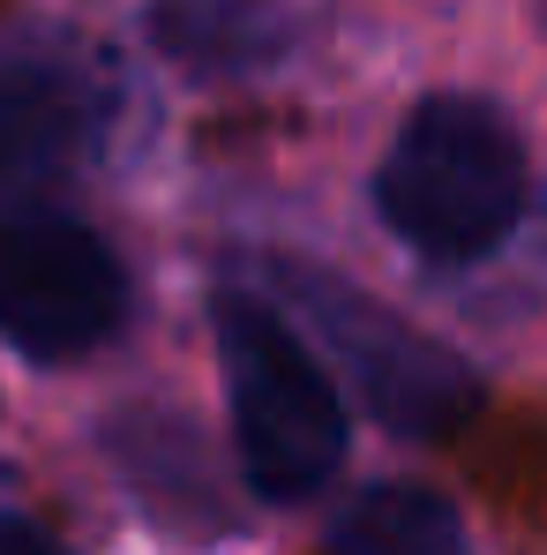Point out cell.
<instances>
[{
  "label": "cell",
  "mask_w": 547,
  "mask_h": 555,
  "mask_svg": "<svg viewBox=\"0 0 547 555\" xmlns=\"http://www.w3.org/2000/svg\"><path fill=\"white\" fill-rule=\"evenodd\" d=\"M375 218L428 263H480L525 218V143L503 105L435 91L405 113L375 166Z\"/></svg>",
  "instance_id": "1"
},
{
  "label": "cell",
  "mask_w": 547,
  "mask_h": 555,
  "mask_svg": "<svg viewBox=\"0 0 547 555\" xmlns=\"http://www.w3.org/2000/svg\"><path fill=\"white\" fill-rule=\"evenodd\" d=\"M218 331V369L233 405V451L263 503H308L338 465H346V405L300 331L256 293H218L210 300Z\"/></svg>",
  "instance_id": "2"
},
{
  "label": "cell",
  "mask_w": 547,
  "mask_h": 555,
  "mask_svg": "<svg viewBox=\"0 0 547 555\" xmlns=\"http://www.w3.org/2000/svg\"><path fill=\"white\" fill-rule=\"evenodd\" d=\"M277 285L292 293V308H308L315 338L338 353V369L353 375V390L367 398V413L405 436V443H443L480 413V375L465 369V353H451L443 338L413 331L398 308H382L375 293H361L353 278L315 271V263H277Z\"/></svg>",
  "instance_id": "3"
},
{
  "label": "cell",
  "mask_w": 547,
  "mask_h": 555,
  "mask_svg": "<svg viewBox=\"0 0 547 555\" xmlns=\"http://www.w3.org/2000/svg\"><path fill=\"white\" fill-rule=\"evenodd\" d=\"M128 323V271L91 225L53 210L0 218V346L23 361H83Z\"/></svg>",
  "instance_id": "4"
},
{
  "label": "cell",
  "mask_w": 547,
  "mask_h": 555,
  "mask_svg": "<svg viewBox=\"0 0 547 555\" xmlns=\"http://www.w3.org/2000/svg\"><path fill=\"white\" fill-rule=\"evenodd\" d=\"M113 61L68 30L0 38V188H38L91 166L120 120Z\"/></svg>",
  "instance_id": "5"
},
{
  "label": "cell",
  "mask_w": 547,
  "mask_h": 555,
  "mask_svg": "<svg viewBox=\"0 0 547 555\" xmlns=\"http://www.w3.org/2000/svg\"><path fill=\"white\" fill-rule=\"evenodd\" d=\"M300 23L285 0H158L151 46L195 76H256L292 53Z\"/></svg>",
  "instance_id": "6"
},
{
  "label": "cell",
  "mask_w": 547,
  "mask_h": 555,
  "mask_svg": "<svg viewBox=\"0 0 547 555\" xmlns=\"http://www.w3.org/2000/svg\"><path fill=\"white\" fill-rule=\"evenodd\" d=\"M330 548L338 555H457L465 548V526L457 511L420 488V480H382V488H361L338 526H330Z\"/></svg>",
  "instance_id": "7"
},
{
  "label": "cell",
  "mask_w": 547,
  "mask_h": 555,
  "mask_svg": "<svg viewBox=\"0 0 547 555\" xmlns=\"http://www.w3.org/2000/svg\"><path fill=\"white\" fill-rule=\"evenodd\" d=\"M0 555H68L45 526H30V518H15V511H0Z\"/></svg>",
  "instance_id": "8"
},
{
  "label": "cell",
  "mask_w": 547,
  "mask_h": 555,
  "mask_svg": "<svg viewBox=\"0 0 547 555\" xmlns=\"http://www.w3.org/2000/svg\"><path fill=\"white\" fill-rule=\"evenodd\" d=\"M533 8H541V23H547V0H533Z\"/></svg>",
  "instance_id": "9"
}]
</instances>
